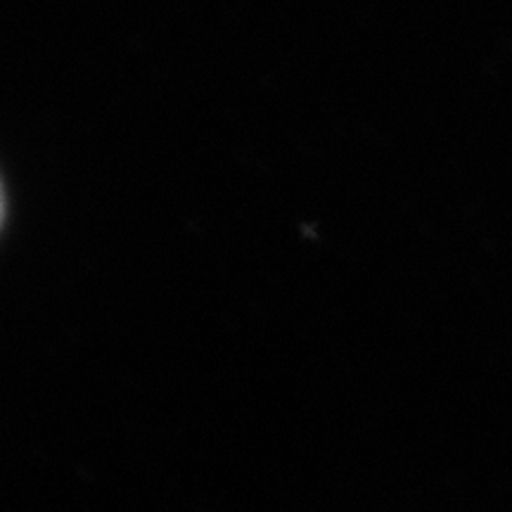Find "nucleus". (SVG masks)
<instances>
[{
	"label": "nucleus",
	"instance_id": "nucleus-1",
	"mask_svg": "<svg viewBox=\"0 0 512 512\" xmlns=\"http://www.w3.org/2000/svg\"><path fill=\"white\" fill-rule=\"evenodd\" d=\"M0 214H3V200H0Z\"/></svg>",
	"mask_w": 512,
	"mask_h": 512
}]
</instances>
